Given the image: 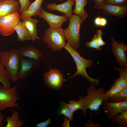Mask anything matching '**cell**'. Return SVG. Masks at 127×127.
Returning a JSON list of instances; mask_svg holds the SVG:
<instances>
[{"label": "cell", "mask_w": 127, "mask_h": 127, "mask_svg": "<svg viewBox=\"0 0 127 127\" xmlns=\"http://www.w3.org/2000/svg\"><path fill=\"white\" fill-rule=\"evenodd\" d=\"M75 6L72 13L80 16L84 21L89 16L84 9L86 0H75Z\"/></svg>", "instance_id": "cell-21"}, {"label": "cell", "mask_w": 127, "mask_h": 127, "mask_svg": "<svg viewBox=\"0 0 127 127\" xmlns=\"http://www.w3.org/2000/svg\"><path fill=\"white\" fill-rule=\"evenodd\" d=\"M79 99V100L77 101L75 100H70L68 104L69 109L73 113L77 110L81 109L83 111L84 109L83 102L81 99Z\"/></svg>", "instance_id": "cell-27"}, {"label": "cell", "mask_w": 127, "mask_h": 127, "mask_svg": "<svg viewBox=\"0 0 127 127\" xmlns=\"http://www.w3.org/2000/svg\"><path fill=\"white\" fill-rule=\"evenodd\" d=\"M124 88L116 87H111L110 89L106 91L104 96V101H108V99L117 92L120 91Z\"/></svg>", "instance_id": "cell-28"}, {"label": "cell", "mask_w": 127, "mask_h": 127, "mask_svg": "<svg viewBox=\"0 0 127 127\" xmlns=\"http://www.w3.org/2000/svg\"></svg>", "instance_id": "cell-41"}, {"label": "cell", "mask_w": 127, "mask_h": 127, "mask_svg": "<svg viewBox=\"0 0 127 127\" xmlns=\"http://www.w3.org/2000/svg\"><path fill=\"white\" fill-rule=\"evenodd\" d=\"M101 17H96L94 20V23L95 25L97 26H100V22Z\"/></svg>", "instance_id": "cell-37"}, {"label": "cell", "mask_w": 127, "mask_h": 127, "mask_svg": "<svg viewBox=\"0 0 127 127\" xmlns=\"http://www.w3.org/2000/svg\"><path fill=\"white\" fill-rule=\"evenodd\" d=\"M4 120V115L1 111H0V127H3V123Z\"/></svg>", "instance_id": "cell-38"}, {"label": "cell", "mask_w": 127, "mask_h": 127, "mask_svg": "<svg viewBox=\"0 0 127 127\" xmlns=\"http://www.w3.org/2000/svg\"><path fill=\"white\" fill-rule=\"evenodd\" d=\"M12 115L6 117L4 121L7 122L6 127H20L23 126L24 122L20 117L19 113L17 111H12Z\"/></svg>", "instance_id": "cell-20"}, {"label": "cell", "mask_w": 127, "mask_h": 127, "mask_svg": "<svg viewBox=\"0 0 127 127\" xmlns=\"http://www.w3.org/2000/svg\"><path fill=\"white\" fill-rule=\"evenodd\" d=\"M20 7L19 2L15 0H4L0 2V18L15 12H18Z\"/></svg>", "instance_id": "cell-16"}, {"label": "cell", "mask_w": 127, "mask_h": 127, "mask_svg": "<svg viewBox=\"0 0 127 127\" xmlns=\"http://www.w3.org/2000/svg\"><path fill=\"white\" fill-rule=\"evenodd\" d=\"M71 55L73 59L76 66L77 70L75 73L71 76L68 79H71L75 76L80 75L83 76L88 81L96 85L98 84L99 81L98 79L92 78L87 74L86 68L91 67L93 64V61L91 60H88L82 57L79 52L73 49L68 42L66 43L64 48Z\"/></svg>", "instance_id": "cell-3"}, {"label": "cell", "mask_w": 127, "mask_h": 127, "mask_svg": "<svg viewBox=\"0 0 127 127\" xmlns=\"http://www.w3.org/2000/svg\"><path fill=\"white\" fill-rule=\"evenodd\" d=\"M19 95L16 86L8 88L0 83V111L8 108L20 109L17 103L20 99Z\"/></svg>", "instance_id": "cell-6"}, {"label": "cell", "mask_w": 127, "mask_h": 127, "mask_svg": "<svg viewBox=\"0 0 127 127\" xmlns=\"http://www.w3.org/2000/svg\"><path fill=\"white\" fill-rule=\"evenodd\" d=\"M39 61L25 58L21 59L17 77L23 79L35 72L39 67Z\"/></svg>", "instance_id": "cell-11"}, {"label": "cell", "mask_w": 127, "mask_h": 127, "mask_svg": "<svg viewBox=\"0 0 127 127\" xmlns=\"http://www.w3.org/2000/svg\"><path fill=\"white\" fill-rule=\"evenodd\" d=\"M102 105L107 119L110 120L119 114L127 110V101L119 102L105 101Z\"/></svg>", "instance_id": "cell-10"}, {"label": "cell", "mask_w": 127, "mask_h": 127, "mask_svg": "<svg viewBox=\"0 0 127 127\" xmlns=\"http://www.w3.org/2000/svg\"><path fill=\"white\" fill-rule=\"evenodd\" d=\"M86 44L87 47L89 48H94L99 51L100 50L102 49L101 47H99L98 44L96 34L94 36L91 41L87 42Z\"/></svg>", "instance_id": "cell-29"}, {"label": "cell", "mask_w": 127, "mask_h": 127, "mask_svg": "<svg viewBox=\"0 0 127 127\" xmlns=\"http://www.w3.org/2000/svg\"><path fill=\"white\" fill-rule=\"evenodd\" d=\"M94 5L93 8L98 9H102L104 4V0H93Z\"/></svg>", "instance_id": "cell-33"}, {"label": "cell", "mask_w": 127, "mask_h": 127, "mask_svg": "<svg viewBox=\"0 0 127 127\" xmlns=\"http://www.w3.org/2000/svg\"><path fill=\"white\" fill-rule=\"evenodd\" d=\"M18 0L20 5L19 11L20 13L21 14L29 8L31 3L29 0Z\"/></svg>", "instance_id": "cell-30"}, {"label": "cell", "mask_w": 127, "mask_h": 127, "mask_svg": "<svg viewBox=\"0 0 127 127\" xmlns=\"http://www.w3.org/2000/svg\"><path fill=\"white\" fill-rule=\"evenodd\" d=\"M97 36V40L98 44L99 46L101 47L106 44V43L103 40L102 36L103 34V32L100 29L98 30L96 33Z\"/></svg>", "instance_id": "cell-32"}, {"label": "cell", "mask_w": 127, "mask_h": 127, "mask_svg": "<svg viewBox=\"0 0 127 127\" xmlns=\"http://www.w3.org/2000/svg\"><path fill=\"white\" fill-rule=\"evenodd\" d=\"M42 39L53 52L61 51L66 44L64 29L62 27H48L43 36Z\"/></svg>", "instance_id": "cell-5"}, {"label": "cell", "mask_w": 127, "mask_h": 127, "mask_svg": "<svg viewBox=\"0 0 127 127\" xmlns=\"http://www.w3.org/2000/svg\"><path fill=\"white\" fill-rule=\"evenodd\" d=\"M43 0H36L31 4L29 8L23 12L20 16L22 19L24 17L38 16L42 8V4Z\"/></svg>", "instance_id": "cell-18"}, {"label": "cell", "mask_w": 127, "mask_h": 127, "mask_svg": "<svg viewBox=\"0 0 127 127\" xmlns=\"http://www.w3.org/2000/svg\"><path fill=\"white\" fill-rule=\"evenodd\" d=\"M20 16L18 12L0 18V33L2 36H8L13 33Z\"/></svg>", "instance_id": "cell-7"}, {"label": "cell", "mask_w": 127, "mask_h": 127, "mask_svg": "<svg viewBox=\"0 0 127 127\" xmlns=\"http://www.w3.org/2000/svg\"><path fill=\"white\" fill-rule=\"evenodd\" d=\"M15 31L17 35V39L20 42L27 40H32L30 33L22 21H20L16 25Z\"/></svg>", "instance_id": "cell-19"}, {"label": "cell", "mask_w": 127, "mask_h": 127, "mask_svg": "<svg viewBox=\"0 0 127 127\" xmlns=\"http://www.w3.org/2000/svg\"><path fill=\"white\" fill-rule=\"evenodd\" d=\"M73 113L69 109L67 103L64 101L60 102L59 109L57 111V114L58 115H64L68 118V120L73 121Z\"/></svg>", "instance_id": "cell-24"}, {"label": "cell", "mask_w": 127, "mask_h": 127, "mask_svg": "<svg viewBox=\"0 0 127 127\" xmlns=\"http://www.w3.org/2000/svg\"><path fill=\"white\" fill-rule=\"evenodd\" d=\"M75 4V0H67L66 2L59 4L49 3L47 6L49 11H58L64 13L69 18L73 15L72 8Z\"/></svg>", "instance_id": "cell-15"}, {"label": "cell", "mask_w": 127, "mask_h": 127, "mask_svg": "<svg viewBox=\"0 0 127 127\" xmlns=\"http://www.w3.org/2000/svg\"><path fill=\"white\" fill-rule=\"evenodd\" d=\"M0 82L4 87L9 88L11 87L10 80L7 73L4 67L0 64Z\"/></svg>", "instance_id": "cell-26"}, {"label": "cell", "mask_w": 127, "mask_h": 127, "mask_svg": "<svg viewBox=\"0 0 127 127\" xmlns=\"http://www.w3.org/2000/svg\"><path fill=\"white\" fill-rule=\"evenodd\" d=\"M4 0H0V2H1L4 1Z\"/></svg>", "instance_id": "cell-39"}, {"label": "cell", "mask_w": 127, "mask_h": 127, "mask_svg": "<svg viewBox=\"0 0 127 127\" xmlns=\"http://www.w3.org/2000/svg\"><path fill=\"white\" fill-rule=\"evenodd\" d=\"M117 70L119 72L120 77L114 81L111 86L121 88L127 87V68H119Z\"/></svg>", "instance_id": "cell-22"}, {"label": "cell", "mask_w": 127, "mask_h": 127, "mask_svg": "<svg viewBox=\"0 0 127 127\" xmlns=\"http://www.w3.org/2000/svg\"><path fill=\"white\" fill-rule=\"evenodd\" d=\"M105 15L115 16L122 19L127 16V5L105 4L102 9Z\"/></svg>", "instance_id": "cell-13"}, {"label": "cell", "mask_w": 127, "mask_h": 127, "mask_svg": "<svg viewBox=\"0 0 127 127\" xmlns=\"http://www.w3.org/2000/svg\"><path fill=\"white\" fill-rule=\"evenodd\" d=\"M22 19L23 24L30 33L32 40L34 42L36 39L40 40V37L37 35L36 27L38 20L36 19L32 18L31 16L25 17Z\"/></svg>", "instance_id": "cell-17"}, {"label": "cell", "mask_w": 127, "mask_h": 127, "mask_svg": "<svg viewBox=\"0 0 127 127\" xmlns=\"http://www.w3.org/2000/svg\"><path fill=\"white\" fill-rule=\"evenodd\" d=\"M60 1H62L63 0H59Z\"/></svg>", "instance_id": "cell-40"}, {"label": "cell", "mask_w": 127, "mask_h": 127, "mask_svg": "<svg viewBox=\"0 0 127 127\" xmlns=\"http://www.w3.org/2000/svg\"><path fill=\"white\" fill-rule=\"evenodd\" d=\"M108 101L112 102H119L127 101V87L109 98Z\"/></svg>", "instance_id": "cell-25"}, {"label": "cell", "mask_w": 127, "mask_h": 127, "mask_svg": "<svg viewBox=\"0 0 127 127\" xmlns=\"http://www.w3.org/2000/svg\"><path fill=\"white\" fill-rule=\"evenodd\" d=\"M104 4L127 5V0H104Z\"/></svg>", "instance_id": "cell-31"}, {"label": "cell", "mask_w": 127, "mask_h": 127, "mask_svg": "<svg viewBox=\"0 0 127 127\" xmlns=\"http://www.w3.org/2000/svg\"><path fill=\"white\" fill-rule=\"evenodd\" d=\"M69 18L68 26L67 28L64 29L65 37L71 47L76 50L80 45V28L84 21L80 16L75 14Z\"/></svg>", "instance_id": "cell-4"}, {"label": "cell", "mask_w": 127, "mask_h": 127, "mask_svg": "<svg viewBox=\"0 0 127 127\" xmlns=\"http://www.w3.org/2000/svg\"><path fill=\"white\" fill-rule=\"evenodd\" d=\"M51 120L50 118L48 119L44 122H43L37 124H36L37 127H46L48 126L51 123Z\"/></svg>", "instance_id": "cell-35"}, {"label": "cell", "mask_w": 127, "mask_h": 127, "mask_svg": "<svg viewBox=\"0 0 127 127\" xmlns=\"http://www.w3.org/2000/svg\"><path fill=\"white\" fill-rule=\"evenodd\" d=\"M111 45L113 53L115 57L116 60L122 67H127V58L126 52L127 51V46L123 41L122 42L115 41L112 37Z\"/></svg>", "instance_id": "cell-9"}, {"label": "cell", "mask_w": 127, "mask_h": 127, "mask_svg": "<svg viewBox=\"0 0 127 127\" xmlns=\"http://www.w3.org/2000/svg\"><path fill=\"white\" fill-rule=\"evenodd\" d=\"M93 84L91 85L87 90V95L83 97L79 96V99L83 102L84 108L82 111L84 116H86V112L88 109L91 111L95 112H99L100 106L102 105L104 101V96L106 92L105 89L103 88L99 87L97 88Z\"/></svg>", "instance_id": "cell-2"}, {"label": "cell", "mask_w": 127, "mask_h": 127, "mask_svg": "<svg viewBox=\"0 0 127 127\" xmlns=\"http://www.w3.org/2000/svg\"><path fill=\"white\" fill-rule=\"evenodd\" d=\"M102 125L99 123H95L90 120L87 119L85 124V127H102Z\"/></svg>", "instance_id": "cell-34"}, {"label": "cell", "mask_w": 127, "mask_h": 127, "mask_svg": "<svg viewBox=\"0 0 127 127\" xmlns=\"http://www.w3.org/2000/svg\"><path fill=\"white\" fill-rule=\"evenodd\" d=\"M111 120L112 123H116L117 127H127V110L117 115Z\"/></svg>", "instance_id": "cell-23"}, {"label": "cell", "mask_w": 127, "mask_h": 127, "mask_svg": "<svg viewBox=\"0 0 127 127\" xmlns=\"http://www.w3.org/2000/svg\"><path fill=\"white\" fill-rule=\"evenodd\" d=\"M43 80L45 85L49 88L55 90L59 89L63 82L65 81L63 75L59 70L50 69L44 75Z\"/></svg>", "instance_id": "cell-8"}, {"label": "cell", "mask_w": 127, "mask_h": 127, "mask_svg": "<svg viewBox=\"0 0 127 127\" xmlns=\"http://www.w3.org/2000/svg\"><path fill=\"white\" fill-rule=\"evenodd\" d=\"M21 59L16 49L0 52V64L4 67L10 80L12 82H15L18 80L17 75Z\"/></svg>", "instance_id": "cell-1"}, {"label": "cell", "mask_w": 127, "mask_h": 127, "mask_svg": "<svg viewBox=\"0 0 127 127\" xmlns=\"http://www.w3.org/2000/svg\"><path fill=\"white\" fill-rule=\"evenodd\" d=\"M18 50L21 59L27 57L39 61L43 56L40 50L31 45L24 46Z\"/></svg>", "instance_id": "cell-14"}, {"label": "cell", "mask_w": 127, "mask_h": 127, "mask_svg": "<svg viewBox=\"0 0 127 127\" xmlns=\"http://www.w3.org/2000/svg\"><path fill=\"white\" fill-rule=\"evenodd\" d=\"M38 16L45 20L50 27L52 28L62 27L63 24L66 22L68 19V18L65 15L61 16L55 15L45 11L42 8Z\"/></svg>", "instance_id": "cell-12"}, {"label": "cell", "mask_w": 127, "mask_h": 127, "mask_svg": "<svg viewBox=\"0 0 127 127\" xmlns=\"http://www.w3.org/2000/svg\"><path fill=\"white\" fill-rule=\"evenodd\" d=\"M107 24V21L106 19L104 18L101 17L100 22V26L104 27Z\"/></svg>", "instance_id": "cell-36"}]
</instances>
